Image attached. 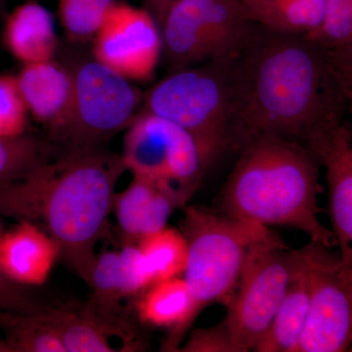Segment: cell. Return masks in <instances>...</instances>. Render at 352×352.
I'll return each instance as SVG.
<instances>
[{"label": "cell", "mask_w": 352, "mask_h": 352, "mask_svg": "<svg viewBox=\"0 0 352 352\" xmlns=\"http://www.w3.org/2000/svg\"><path fill=\"white\" fill-rule=\"evenodd\" d=\"M57 145L36 136L0 138V182L16 179L60 154Z\"/></svg>", "instance_id": "603a6c76"}, {"label": "cell", "mask_w": 352, "mask_h": 352, "mask_svg": "<svg viewBox=\"0 0 352 352\" xmlns=\"http://www.w3.org/2000/svg\"><path fill=\"white\" fill-rule=\"evenodd\" d=\"M146 10L156 20L160 29L170 9L180 0H143Z\"/></svg>", "instance_id": "4dcf8cb0"}, {"label": "cell", "mask_w": 352, "mask_h": 352, "mask_svg": "<svg viewBox=\"0 0 352 352\" xmlns=\"http://www.w3.org/2000/svg\"><path fill=\"white\" fill-rule=\"evenodd\" d=\"M0 352H13L11 347L6 342V340H0Z\"/></svg>", "instance_id": "d6a6232c"}, {"label": "cell", "mask_w": 352, "mask_h": 352, "mask_svg": "<svg viewBox=\"0 0 352 352\" xmlns=\"http://www.w3.org/2000/svg\"><path fill=\"white\" fill-rule=\"evenodd\" d=\"M6 0H0V17L4 14L6 10Z\"/></svg>", "instance_id": "836d02e7"}, {"label": "cell", "mask_w": 352, "mask_h": 352, "mask_svg": "<svg viewBox=\"0 0 352 352\" xmlns=\"http://www.w3.org/2000/svg\"><path fill=\"white\" fill-rule=\"evenodd\" d=\"M143 104L142 110L188 132L206 170L228 149L231 103L226 58L175 69L144 95Z\"/></svg>", "instance_id": "277c9868"}, {"label": "cell", "mask_w": 352, "mask_h": 352, "mask_svg": "<svg viewBox=\"0 0 352 352\" xmlns=\"http://www.w3.org/2000/svg\"><path fill=\"white\" fill-rule=\"evenodd\" d=\"M16 80L32 118L47 126L50 133L59 129L73 99L74 80L69 69L54 60L25 64Z\"/></svg>", "instance_id": "4fadbf2b"}, {"label": "cell", "mask_w": 352, "mask_h": 352, "mask_svg": "<svg viewBox=\"0 0 352 352\" xmlns=\"http://www.w3.org/2000/svg\"><path fill=\"white\" fill-rule=\"evenodd\" d=\"M28 113L16 76H0V136L14 138L24 135Z\"/></svg>", "instance_id": "484cf974"}, {"label": "cell", "mask_w": 352, "mask_h": 352, "mask_svg": "<svg viewBox=\"0 0 352 352\" xmlns=\"http://www.w3.org/2000/svg\"><path fill=\"white\" fill-rule=\"evenodd\" d=\"M0 330L13 352H66L56 332L38 314L0 311Z\"/></svg>", "instance_id": "7402d4cb"}, {"label": "cell", "mask_w": 352, "mask_h": 352, "mask_svg": "<svg viewBox=\"0 0 352 352\" xmlns=\"http://www.w3.org/2000/svg\"><path fill=\"white\" fill-rule=\"evenodd\" d=\"M163 53L159 25L145 8L115 2L94 38V58L131 82L151 80Z\"/></svg>", "instance_id": "8fae6325"}, {"label": "cell", "mask_w": 352, "mask_h": 352, "mask_svg": "<svg viewBox=\"0 0 352 352\" xmlns=\"http://www.w3.org/2000/svg\"><path fill=\"white\" fill-rule=\"evenodd\" d=\"M113 201L122 232L139 240L166 228L173 210L180 207L170 191L139 176Z\"/></svg>", "instance_id": "9a60e30c"}, {"label": "cell", "mask_w": 352, "mask_h": 352, "mask_svg": "<svg viewBox=\"0 0 352 352\" xmlns=\"http://www.w3.org/2000/svg\"><path fill=\"white\" fill-rule=\"evenodd\" d=\"M182 233L188 245L183 277L201 311L212 303L228 305L252 248L272 231L223 212L189 207Z\"/></svg>", "instance_id": "5b68a950"}, {"label": "cell", "mask_w": 352, "mask_h": 352, "mask_svg": "<svg viewBox=\"0 0 352 352\" xmlns=\"http://www.w3.org/2000/svg\"><path fill=\"white\" fill-rule=\"evenodd\" d=\"M117 0H58L60 20L69 39L87 43L94 39Z\"/></svg>", "instance_id": "cb8c5ba5"}, {"label": "cell", "mask_w": 352, "mask_h": 352, "mask_svg": "<svg viewBox=\"0 0 352 352\" xmlns=\"http://www.w3.org/2000/svg\"><path fill=\"white\" fill-rule=\"evenodd\" d=\"M143 323L170 330L179 337L195 320L199 310L184 277H175L151 285L136 305Z\"/></svg>", "instance_id": "e0dca14e"}, {"label": "cell", "mask_w": 352, "mask_h": 352, "mask_svg": "<svg viewBox=\"0 0 352 352\" xmlns=\"http://www.w3.org/2000/svg\"><path fill=\"white\" fill-rule=\"evenodd\" d=\"M0 138H1V136H0Z\"/></svg>", "instance_id": "d590c367"}, {"label": "cell", "mask_w": 352, "mask_h": 352, "mask_svg": "<svg viewBox=\"0 0 352 352\" xmlns=\"http://www.w3.org/2000/svg\"><path fill=\"white\" fill-rule=\"evenodd\" d=\"M308 38L325 50H336L351 43L352 0H328L322 24Z\"/></svg>", "instance_id": "d4e9b609"}, {"label": "cell", "mask_w": 352, "mask_h": 352, "mask_svg": "<svg viewBox=\"0 0 352 352\" xmlns=\"http://www.w3.org/2000/svg\"><path fill=\"white\" fill-rule=\"evenodd\" d=\"M226 60L231 149L273 138L316 156L344 126L346 104L339 82L325 50L307 36L256 25L247 43Z\"/></svg>", "instance_id": "6da1fadb"}, {"label": "cell", "mask_w": 352, "mask_h": 352, "mask_svg": "<svg viewBox=\"0 0 352 352\" xmlns=\"http://www.w3.org/2000/svg\"><path fill=\"white\" fill-rule=\"evenodd\" d=\"M248 19L268 31L307 36L318 29L327 3L323 0H239Z\"/></svg>", "instance_id": "d6986e66"}, {"label": "cell", "mask_w": 352, "mask_h": 352, "mask_svg": "<svg viewBox=\"0 0 352 352\" xmlns=\"http://www.w3.org/2000/svg\"><path fill=\"white\" fill-rule=\"evenodd\" d=\"M327 58L331 68L333 69V75L337 78L340 90L344 94L346 104V112H349L352 116V65L335 61V60L331 59L328 55Z\"/></svg>", "instance_id": "f546056e"}, {"label": "cell", "mask_w": 352, "mask_h": 352, "mask_svg": "<svg viewBox=\"0 0 352 352\" xmlns=\"http://www.w3.org/2000/svg\"><path fill=\"white\" fill-rule=\"evenodd\" d=\"M50 307L39 300L29 286L10 279L0 266V311L38 314Z\"/></svg>", "instance_id": "83f0119b"}, {"label": "cell", "mask_w": 352, "mask_h": 352, "mask_svg": "<svg viewBox=\"0 0 352 352\" xmlns=\"http://www.w3.org/2000/svg\"><path fill=\"white\" fill-rule=\"evenodd\" d=\"M138 247L147 263L153 284L184 274L188 245L180 231L166 227L139 240Z\"/></svg>", "instance_id": "44dd1931"}, {"label": "cell", "mask_w": 352, "mask_h": 352, "mask_svg": "<svg viewBox=\"0 0 352 352\" xmlns=\"http://www.w3.org/2000/svg\"><path fill=\"white\" fill-rule=\"evenodd\" d=\"M325 168L328 210L340 256L352 263V142L346 126L317 153Z\"/></svg>", "instance_id": "7c38bea8"}, {"label": "cell", "mask_w": 352, "mask_h": 352, "mask_svg": "<svg viewBox=\"0 0 352 352\" xmlns=\"http://www.w3.org/2000/svg\"><path fill=\"white\" fill-rule=\"evenodd\" d=\"M302 264L272 232L252 248L224 319L235 352L251 351L270 328Z\"/></svg>", "instance_id": "52a82bcc"}, {"label": "cell", "mask_w": 352, "mask_h": 352, "mask_svg": "<svg viewBox=\"0 0 352 352\" xmlns=\"http://www.w3.org/2000/svg\"><path fill=\"white\" fill-rule=\"evenodd\" d=\"M126 170L122 156L101 147L62 152L16 179L0 182V214L43 223L65 261L89 284L95 245Z\"/></svg>", "instance_id": "7a4b0ae2"}, {"label": "cell", "mask_w": 352, "mask_h": 352, "mask_svg": "<svg viewBox=\"0 0 352 352\" xmlns=\"http://www.w3.org/2000/svg\"><path fill=\"white\" fill-rule=\"evenodd\" d=\"M254 27L239 0H180L162 25V54L173 71L231 57Z\"/></svg>", "instance_id": "ba28073f"}, {"label": "cell", "mask_w": 352, "mask_h": 352, "mask_svg": "<svg viewBox=\"0 0 352 352\" xmlns=\"http://www.w3.org/2000/svg\"><path fill=\"white\" fill-rule=\"evenodd\" d=\"M56 332L66 352H112L106 331L87 310L72 309L51 305L38 314Z\"/></svg>", "instance_id": "ffe728a7"}, {"label": "cell", "mask_w": 352, "mask_h": 352, "mask_svg": "<svg viewBox=\"0 0 352 352\" xmlns=\"http://www.w3.org/2000/svg\"><path fill=\"white\" fill-rule=\"evenodd\" d=\"M239 153L222 189V212L268 228L296 229L332 249L335 236L320 220L322 166L314 153L273 138L254 141Z\"/></svg>", "instance_id": "3957f363"}, {"label": "cell", "mask_w": 352, "mask_h": 352, "mask_svg": "<svg viewBox=\"0 0 352 352\" xmlns=\"http://www.w3.org/2000/svg\"><path fill=\"white\" fill-rule=\"evenodd\" d=\"M74 92L68 116L50 140L63 152L101 147L131 124L144 95L131 80L95 60L69 68Z\"/></svg>", "instance_id": "8992f818"}, {"label": "cell", "mask_w": 352, "mask_h": 352, "mask_svg": "<svg viewBox=\"0 0 352 352\" xmlns=\"http://www.w3.org/2000/svg\"><path fill=\"white\" fill-rule=\"evenodd\" d=\"M20 223L0 239V266L17 283L41 286L50 277L61 252L56 241L36 223Z\"/></svg>", "instance_id": "5bb4252c"}, {"label": "cell", "mask_w": 352, "mask_h": 352, "mask_svg": "<svg viewBox=\"0 0 352 352\" xmlns=\"http://www.w3.org/2000/svg\"><path fill=\"white\" fill-rule=\"evenodd\" d=\"M188 352H235L226 320L212 328L200 329L192 333L179 349Z\"/></svg>", "instance_id": "f1b7e54d"}, {"label": "cell", "mask_w": 352, "mask_h": 352, "mask_svg": "<svg viewBox=\"0 0 352 352\" xmlns=\"http://www.w3.org/2000/svg\"><path fill=\"white\" fill-rule=\"evenodd\" d=\"M122 160L133 176L151 180L173 194L180 207L195 193L206 171L188 132L144 110L127 127Z\"/></svg>", "instance_id": "9c48e42d"}, {"label": "cell", "mask_w": 352, "mask_h": 352, "mask_svg": "<svg viewBox=\"0 0 352 352\" xmlns=\"http://www.w3.org/2000/svg\"><path fill=\"white\" fill-rule=\"evenodd\" d=\"M3 43L23 65L54 60L58 38L50 11L36 1L16 7L7 16Z\"/></svg>", "instance_id": "2e32d148"}, {"label": "cell", "mask_w": 352, "mask_h": 352, "mask_svg": "<svg viewBox=\"0 0 352 352\" xmlns=\"http://www.w3.org/2000/svg\"><path fill=\"white\" fill-rule=\"evenodd\" d=\"M329 57L340 63L352 65V41L351 43L337 48V50H325Z\"/></svg>", "instance_id": "1f68e13d"}, {"label": "cell", "mask_w": 352, "mask_h": 352, "mask_svg": "<svg viewBox=\"0 0 352 352\" xmlns=\"http://www.w3.org/2000/svg\"><path fill=\"white\" fill-rule=\"evenodd\" d=\"M120 277L124 298L138 295L153 284L151 274L138 245H126L120 252Z\"/></svg>", "instance_id": "4316f807"}, {"label": "cell", "mask_w": 352, "mask_h": 352, "mask_svg": "<svg viewBox=\"0 0 352 352\" xmlns=\"http://www.w3.org/2000/svg\"><path fill=\"white\" fill-rule=\"evenodd\" d=\"M300 250L310 302L298 352L352 351V266L319 243L310 241Z\"/></svg>", "instance_id": "30bf717a"}, {"label": "cell", "mask_w": 352, "mask_h": 352, "mask_svg": "<svg viewBox=\"0 0 352 352\" xmlns=\"http://www.w3.org/2000/svg\"><path fill=\"white\" fill-rule=\"evenodd\" d=\"M347 264H351V265L352 266V263H347Z\"/></svg>", "instance_id": "e575fe53"}, {"label": "cell", "mask_w": 352, "mask_h": 352, "mask_svg": "<svg viewBox=\"0 0 352 352\" xmlns=\"http://www.w3.org/2000/svg\"><path fill=\"white\" fill-rule=\"evenodd\" d=\"M302 264L254 351L298 352L309 311L310 287L302 250Z\"/></svg>", "instance_id": "ac0fdd59"}]
</instances>
